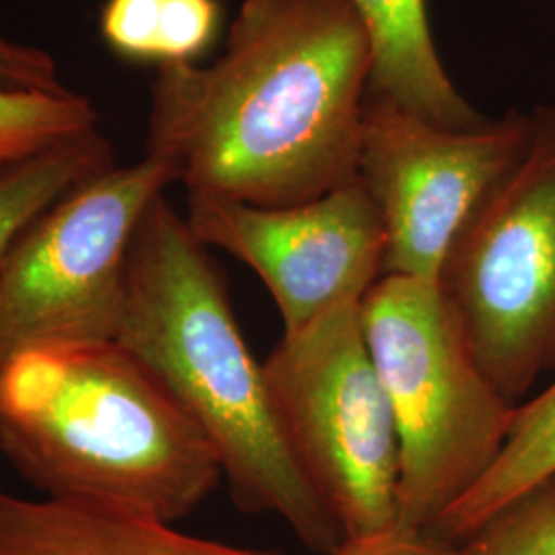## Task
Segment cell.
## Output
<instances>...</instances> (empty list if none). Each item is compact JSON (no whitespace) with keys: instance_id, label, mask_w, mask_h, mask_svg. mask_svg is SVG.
I'll use <instances>...</instances> for the list:
<instances>
[{"instance_id":"6da1fadb","label":"cell","mask_w":555,"mask_h":555,"mask_svg":"<svg viewBox=\"0 0 555 555\" xmlns=\"http://www.w3.org/2000/svg\"><path fill=\"white\" fill-rule=\"evenodd\" d=\"M373 41L352 0H243L222 56L157 68L146 155L190 196L280 208L357 179Z\"/></svg>"},{"instance_id":"7a4b0ae2","label":"cell","mask_w":555,"mask_h":555,"mask_svg":"<svg viewBox=\"0 0 555 555\" xmlns=\"http://www.w3.org/2000/svg\"><path fill=\"white\" fill-rule=\"evenodd\" d=\"M208 249L165 194L153 199L126 259L116 341L210 440L238 511L278 516L307 550L327 555L344 529L288 444Z\"/></svg>"},{"instance_id":"3957f363","label":"cell","mask_w":555,"mask_h":555,"mask_svg":"<svg viewBox=\"0 0 555 555\" xmlns=\"http://www.w3.org/2000/svg\"><path fill=\"white\" fill-rule=\"evenodd\" d=\"M0 451L43 498L167 525L224 479L198 424L116 339L11 358L0 369Z\"/></svg>"},{"instance_id":"277c9868","label":"cell","mask_w":555,"mask_h":555,"mask_svg":"<svg viewBox=\"0 0 555 555\" xmlns=\"http://www.w3.org/2000/svg\"><path fill=\"white\" fill-rule=\"evenodd\" d=\"M360 318L396 420L397 525L428 531L490 472L516 405L479 366L437 282L387 274Z\"/></svg>"},{"instance_id":"5b68a950","label":"cell","mask_w":555,"mask_h":555,"mask_svg":"<svg viewBox=\"0 0 555 555\" xmlns=\"http://www.w3.org/2000/svg\"><path fill=\"white\" fill-rule=\"evenodd\" d=\"M515 171L463 229L438 286L511 403L555 371V107H537Z\"/></svg>"},{"instance_id":"8992f818","label":"cell","mask_w":555,"mask_h":555,"mask_svg":"<svg viewBox=\"0 0 555 555\" xmlns=\"http://www.w3.org/2000/svg\"><path fill=\"white\" fill-rule=\"evenodd\" d=\"M263 373L288 444L344 535L397 525L399 438L360 302L282 332Z\"/></svg>"},{"instance_id":"52a82bcc","label":"cell","mask_w":555,"mask_h":555,"mask_svg":"<svg viewBox=\"0 0 555 555\" xmlns=\"http://www.w3.org/2000/svg\"><path fill=\"white\" fill-rule=\"evenodd\" d=\"M178 181L167 159L112 167L36 220L0 268V369L29 348L118 334L130 243Z\"/></svg>"},{"instance_id":"ba28073f","label":"cell","mask_w":555,"mask_h":555,"mask_svg":"<svg viewBox=\"0 0 555 555\" xmlns=\"http://www.w3.org/2000/svg\"><path fill=\"white\" fill-rule=\"evenodd\" d=\"M531 137V114L508 112L496 121L451 130L371 91L357 178L385 227V276L438 282L456 238L515 171Z\"/></svg>"},{"instance_id":"9c48e42d","label":"cell","mask_w":555,"mask_h":555,"mask_svg":"<svg viewBox=\"0 0 555 555\" xmlns=\"http://www.w3.org/2000/svg\"><path fill=\"white\" fill-rule=\"evenodd\" d=\"M185 219L206 247L227 251L258 274L284 332L362 302L385 276V227L358 178L325 196L280 208L190 196Z\"/></svg>"},{"instance_id":"30bf717a","label":"cell","mask_w":555,"mask_h":555,"mask_svg":"<svg viewBox=\"0 0 555 555\" xmlns=\"http://www.w3.org/2000/svg\"><path fill=\"white\" fill-rule=\"evenodd\" d=\"M0 555H278L188 535L173 525L0 492Z\"/></svg>"},{"instance_id":"8fae6325","label":"cell","mask_w":555,"mask_h":555,"mask_svg":"<svg viewBox=\"0 0 555 555\" xmlns=\"http://www.w3.org/2000/svg\"><path fill=\"white\" fill-rule=\"evenodd\" d=\"M373 41L371 91L451 130L481 118L456 91L438 56L426 0H352Z\"/></svg>"},{"instance_id":"7c38bea8","label":"cell","mask_w":555,"mask_h":555,"mask_svg":"<svg viewBox=\"0 0 555 555\" xmlns=\"http://www.w3.org/2000/svg\"><path fill=\"white\" fill-rule=\"evenodd\" d=\"M555 477V380L518 403L506 442L490 472L455 502L430 533L463 543L502 508Z\"/></svg>"},{"instance_id":"4fadbf2b","label":"cell","mask_w":555,"mask_h":555,"mask_svg":"<svg viewBox=\"0 0 555 555\" xmlns=\"http://www.w3.org/2000/svg\"><path fill=\"white\" fill-rule=\"evenodd\" d=\"M219 0H105L103 43L132 64H194L219 36Z\"/></svg>"},{"instance_id":"5bb4252c","label":"cell","mask_w":555,"mask_h":555,"mask_svg":"<svg viewBox=\"0 0 555 555\" xmlns=\"http://www.w3.org/2000/svg\"><path fill=\"white\" fill-rule=\"evenodd\" d=\"M112 167H116L114 149L100 130H93L0 176V268L46 210Z\"/></svg>"},{"instance_id":"9a60e30c","label":"cell","mask_w":555,"mask_h":555,"mask_svg":"<svg viewBox=\"0 0 555 555\" xmlns=\"http://www.w3.org/2000/svg\"><path fill=\"white\" fill-rule=\"evenodd\" d=\"M100 114L79 93L0 87V176L41 153L98 128Z\"/></svg>"},{"instance_id":"2e32d148","label":"cell","mask_w":555,"mask_h":555,"mask_svg":"<svg viewBox=\"0 0 555 555\" xmlns=\"http://www.w3.org/2000/svg\"><path fill=\"white\" fill-rule=\"evenodd\" d=\"M467 555H555V477L463 541Z\"/></svg>"},{"instance_id":"e0dca14e","label":"cell","mask_w":555,"mask_h":555,"mask_svg":"<svg viewBox=\"0 0 555 555\" xmlns=\"http://www.w3.org/2000/svg\"><path fill=\"white\" fill-rule=\"evenodd\" d=\"M327 555H467L463 543L444 541L426 529L393 525L371 535L346 537Z\"/></svg>"},{"instance_id":"ac0fdd59","label":"cell","mask_w":555,"mask_h":555,"mask_svg":"<svg viewBox=\"0 0 555 555\" xmlns=\"http://www.w3.org/2000/svg\"><path fill=\"white\" fill-rule=\"evenodd\" d=\"M0 87L20 91H41L62 95L68 93L59 77L56 60L46 50L25 46L0 36Z\"/></svg>"}]
</instances>
